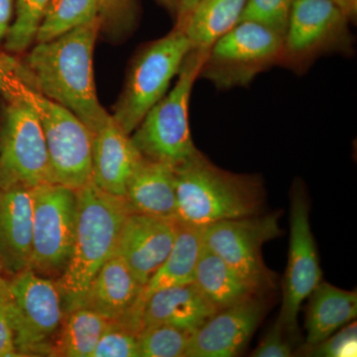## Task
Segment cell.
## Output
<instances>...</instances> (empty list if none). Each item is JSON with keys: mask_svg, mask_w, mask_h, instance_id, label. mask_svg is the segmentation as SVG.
<instances>
[{"mask_svg": "<svg viewBox=\"0 0 357 357\" xmlns=\"http://www.w3.org/2000/svg\"><path fill=\"white\" fill-rule=\"evenodd\" d=\"M100 18L58 38L33 44L16 66L37 91L70 110L91 132L109 117L96 93L93 52Z\"/></svg>", "mask_w": 357, "mask_h": 357, "instance_id": "6da1fadb", "label": "cell"}, {"mask_svg": "<svg viewBox=\"0 0 357 357\" xmlns=\"http://www.w3.org/2000/svg\"><path fill=\"white\" fill-rule=\"evenodd\" d=\"M75 191L74 245L67 267L56 280L65 314L79 307L91 280L114 255L123 223L132 213L126 197L103 191L91 180Z\"/></svg>", "mask_w": 357, "mask_h": 357, "instance_id": "7a4b0ae2", "label": "cell"}, {"mask_svg": "<svg viewBox=\"0 0 357 357\" xmlns=\"http://www.w3.org/2000/svg\"><path fill=\"white\" fill-rule=\"evenodd\" d=\"M177 220L206 227L258 215L264 199L261 178L220 168L201 151L174 168Z\"/></svg>", "mask_w": 357, "mask_h": 357, "instance_id": "3957f363", "label": "cell"}, {"mask_svg": "<svg viewBox=\"0 0 357 357\" xmlns=\"http://www.w3.org/2000/svg\"><path fill=\"white\" fill-rule=\"evenodd\" d=\"M0 70L38 116L54 183L73 190L88 184L91 180V132L86 124L37 91L18 70L16 59L0 54Z\"/></svg>", "mask_w": 357, "mask_h": 357, "instance_id": "277c9868", "label": "cell"}, {"mask_svg": "<svg viewBox=\"0 0 357 357\" xmlns=\"http://www.w3.org/2000/svg\"><path fill=\"white\" fill-rule=\"evenodd\" d=\"M206 54L190 51L173 88L131 133L134 145L145 158L176 168L199 153L192 139L189 109L192 89L199 79Z\"/></svg>", "mask_w": 357, "mask_h": 357, "instance_id": "5b68a950", "label": "cell"}, {"mask_svg": "<svg viewBox=\"0 0 357 357\" xmlns=\"http://www.w3.org/2000/svg\"><path fill=\"white\" fill-rule=\"evenodd\" d=\"M191 50L185 32L175 26L165 36L145 44L136 53L112 114L126 133L131 135L166 95Z\"/></svg>", "mask_w": 357, "mask_h": 357, "instance_id": "8992f818", "label": "cell"}, {"mask_svg": "<svg viewBox=\"0 0 357 357\" xmlns=\"http://www.w3.org/2000/svg\"><path fill=\"white\" fill-rule=\"evenodd\" d=\"M3 123L0 132V188L54 183L43 129L29 102L0 70Z\"/></svg>", "mask_w": 357, "mask_h": 357, "instance_id": "52a82bcc", "label": "cell"}, {"mask_svg": "<svg viewBox=\"0 0 357 357\" xmlns=\"http://www.w3.org/2000/svg\"><path fill=\"white\" fill-rule=\"evenodd\" d=\"M351 21L330 0H294L278 66L305 74L319 58L354 52Z\"/></svg>", "mask_w": 357, "mask_h": 357, "instance_id": "ba28073f", "label": "cell"}, {"mask_svg": "<svg viewBox=\"0 0 357 357\" xmlns=\"http://www.w3.org/2000/svg\"><path fill=\"white\" fill-rule=\"evenodd\" d=\"M7 303L20 356H52L65 316L55 279L27 268L7 281Z\"/></svg>", "mask_w": 357, "mask_h": 357, "instance_id": "9c48e42d", "label": "cell"}, {"mask_svg": "<svg viewBox=\"0 0 357 357\" xmlns=\"http://www.w3.org/2000/svg\"><path fill=\"white\" fill-rule=\"evenodd\" d=\"M283 37L257 23L241 21L211 45L199 70L218 89L246 86L278 66Z\"/></svg>", "mask_w": 357, "mask_h": 357, "instance_id": "30bf717a", "label": "cell"}, {"mask_svg": "<svg viewBox=\"0 0 357 357\" xmlns=\"http://www.w3.org/2000/svg\"><path fill=\"white\" fill-rule=\"evenodd\" d=\"M76 191L49 183L33 188V271L59 278L72 255L76 234Z\"/></svg>", "mask_w": 357, "mask_h": 357, "instance_id": "8fae6325", "label": "cell"}, {"mask_svg": "<svg viewBox=\"0 0 357 357\" xmlns=\"http://www.w3.org/2000/svg\"><path fill=\"white\" fill-rule=\"evenodd\" d=\"M276 215L222 220L206 227L204 246L222 258L234 271L257 292L275 288V274L268 269L262 248L280 236Z\"/></svg>", "mask_w": 357, "mask_h": 357, "instance_id": "7c38bea8", "label": "cell"}, {"mask_svg": "<svg viewBox=\"0 0 357 357\" xmlns=\"http://www.w3.org/2000/svg\"><path fill=\"white\" fill-rule=\"evenodd\" d=\"M287 269L283 284V303L277 321L288 337H296L303 302L321 282L318 251L310 225V203L300 182L291 192L290 239Z\"/></svg>", "mask_w": 357, "mask_h": 357, "instance_id": "4fadbf2b", "label": "cell"}, {"mask_svg": "<svg viewBox=\"0 0 357 357\" xmlns=\"http://www.w3.org/2000/svg\"><path fill=\"white\" fill-rule=\"evenodd\" d=\"M263 294L220 310L192 333L185 357H234L248 347L266 314Z\"/></svg>", "mask_w": 357, "mask_h": 357, "instance_id": "5bb4252c", "label": "cell"}, {"mask_svg": "<svg viewBox=\"0 0 357 357\" xmlns=\"http://www.w3.org/2000/svg\"><path fill=\"white\" fill-rule=\"evenodd\" d=\"M178 227L176 220L143 213L126 218L114 255L126 263L142 287L170 255Z\"/></svg>", "mask_w": 357, "mask_h": 357, "instance_id": "9a60e30c", "label": "cell"}, {"mask_svg": "<svg viewBox=\"0 0 357 357\" xmlns=\"http://www.w3.org/2000/svg\"><path fill=\"white\" fill-rule=\"evenodd\" d=\"M142 288L126 263L112 255L91 280L79 307H86L139 333L134 310Z\"/></svg>", "mask_w": 357, "mask_h": 357, "instance_id": "2e32d148", "label": "cell"}, {"mask_svg": "<svg viewBox=\"0 0 357 357\" xmlns=\"http://www.w3.org/2000/svg\"><path fill=\"white\" fill-rule=\"evenodd\" d=\"M142 157L112 114L91 132V181L103 191L126 197L129 178Z\"/></svg>", "mask_w": 357, "mask_h": 357, "instance_id": "e0dca14e", "label": "cell"}, {"mask_svg": "<svg viewBox=\"0 0 357 357\" xmlns=\"http://www.w3.org/2000/svg\"><path fill=\"white\" fill-rule=\"evenodd\" d=\"M33 188H0V270L13 275L30 267Z\"/></svg>", "mask_w": 357, "mask_h": 357, "instance_id": "ac0fdd59", "label": "cell"}, {"mask_svg": "<svg viewBox=\"0 0 357 357\" xmlns=\"http://www.w3.org/2000/svg\"><path fill=\"white\" fill-rule=\"evenodd\" d=\"M217 312L192 282L152 294L141 312V330L166 325L192 333Z\"/></svg>", "mask_w": 357, "mask_h": 357, "instance_id": "d6986e66", "label": "cell"}, {"mask_svg": "<svg viewBox=\"0 0 357 357\" xmlns=\"http://www.w3.org/2000/svg\"><path fill=\"white\" fill-rule=\"evenodd\" d=\"M126 199L132 213L177 220L173 167L142 157L129 178Z\"/></svg>", "mask_w": 357, "mask_h": 357, "instance_id": "ffe728a7", "label": "cell"}, {"mask_svg": "<svg viewBox=\"0 0 357 357\" xmlns=\"http://www.w3.org/2000/svg\"><path fill=\"white\" fill-rule=\"evenodd\" d=\"M204 229L178 223L170 255L141 291L134 310V319L141 328V312L148 298L157 291L192 283L197 263L204 248Z\"/></svg>", "mask_w": 357, "mask_h": 357, "instance_id": "44dd1931", "label": "cell"}, {"mask_svg": "<svg viewBox=\"0 0 357 357\" xmlns=\"http://www.w3.org/2000/svg\"><path fill=\"white\" fill-rule=\"evenodd\" d=\"M307 298V345L323 342L356 319V291L342 290L321 282Z\"/></svg>", "mask_w": 357, "mask_h": 357, "instance_id": "7402d4cb", "label": "cell"}, {"mask_svg": "<svg viewBox=\"0 0 357 357\" xmlns=\"http://www.w3.org/2000/svg\"><path fill=\"white\" fill-rule=\"evenodd\" d=\"M194 283L218 312L261 294L204 246L197 263Z\"/></svg>", "mask_w": 357, "mask_h": 357, "instance_id": "603a6c76", "label": "cell"}, {"mask_svg": "<svg viewBox=\"0 0 357 357\" xmlns=\"http://www.w3.org/2000/svg\"><path fill=\"white\" fill-rule=\"evenodd\" d=\"M246 0H199L187 20L176 26L185 32L192 50L206 53L211 45L241 20Z\"/></svg>", "mask_w": 357, "mask_h": 357, "instance_id": "cb8c5ba5", "label": "cell"}, {"mask_svg": "<svg viewBox=\"0 0 357 357\" xmlns=\"http://www.w3.org/2000/svg\"><path fill=\"white\" fill-rule=\"evenodd\" d=\"M109 321L79 307L66 312L52 347V356L91 357Z\"/></svg>", "mask_w": 357, "mask_h": 357, "instance_id": "d4e9b609", "label": "cell"}, {"mask_svg": "<svg viewBox=\"0 0 357 357\" xmlns=\"http://www.w3.org/2000/svg\"><path fill=\"white\" fill-rule=\"evenodd\" d=\"M96 18L98 13L95 0H50L40 23L35 43L58 38Z\"/></svg>", "mask_w": 357, "mask_h": 357, "instance_id": "484cf974", "label": "cell"}, {"mask_svg": "<svg viewBox=\"0 0 357 357\" xmlns=\"http://www.w3.org/2000/svg\"><path fill=\"white\" fill-rule=\"evenodd\" d=\"M50 0H15L13 24L4 49L13 55H23L35 43L37 31Z\"/></svg>", "mask_w": 357, "mask_h": 357, "instance_id": "4316f807", "label": "cell"}, {"mask_svg": "<svg viewBox=\"0 0 357 357\" xmlns=\"http://www.w3.org/2000/svg\"><path fill=\"white\" fill-rule=\"evenodd\" d=\"M191 335L171 326L143 328L138 333L139 357H185Z\"/></svg>", "mask_w": 357, "mask_h": 357, "instance_id": "83f0119b", "label": "cell"}, {"mask_svg": "<svg viewBox=\"0 0 357 357\" xmlns=\"http://www.w3.org/2000/svg\"><path fill=\"white\" fill-rule=\"evenodd\" d=\"M293 2L294 0H246L239 22L257 23L284 38Z\"/></svg>", "mask_w": 357, "mask_h": 357, "instance_id": "f1b7e54d", "label": "cell"}, {"mask_svg": "<svg viewBox=\"0 0 357 357\" xmlns=\"http://www.w3.org/2000/svg\"><path fill=\"white\" fill-rule=\"evenodd\" d=\"M102 31L122 38L137 24L138 8L135 0H95Z\"/></svg>", "mask_w": 357, "mask_h": 357, "instance_id": "f546056e", "label": "cell"}, {"mask_svg": "<svg viewBox=\"0 0 357 357\" xmlns=\"http://www.w3.org/2000/svg\"><path fill=\"white\" fill-rule=\"evenodd\" d=\"M91 357H139L138 333L121 323L109 321Z\"/></svg>", "mask_w": 357, "mask_h": 357, "instance_id": "4dcf8cb0", "label": "cell"}, {"mask_svg": "<svg viewBox=\"0 0 357 357\" xmlns=\"http://www.w3.org/2000/svg\"><path fill=\"white\" fill-rule=\"evenodd\" d=\"M357 328L356 321L342 326L333 335L314 345H306L304 356L344 357L356 356Z\"/></svg>", "mask_w": 357, "mask_h": 357, "instance_id": "1f68e13d", "label": "cell"}, {"mask_svg": "<svg viewBox=\"0 0 357 357\" xmlns=\"http://www.w3.org/2000/svg\"><path fill=\"white\" fill-rule=\"evenodd\" d=\"M287 333L278 321H275L259 345L252 351L253 357L293 356L292 344L288 340Z\"/></svg>", "mask_w": 357, "mask_h": 357, "instance_id": "d6a6232c", "label": "cell"}, {"mask_svg": "<svg viewBox=\"0 0 357 357\" xmlns=\"http://www.w3.org/2000/svg\"><path fill=\"white\" fill-rule=\"evenodd\" d=\"M20 356L14 344L7 303V281L0 275V357Z\"/></svg>", "mask_w": 357, "mask_h": 357, "instance_id": "836d02e7", "label": "cell"}, {"mask_svg": "<svg viewBox=\"0 0 357 357\" xmlns=\"http://www.w3.org/2000/svg\"><path fill=\"white\" fill-rule=\"evenodd\" d=\"M15 0H0V45L4 43L13 24Z\"/></svg>", "mask_w": 357, "mask_h": 357, "instance_id": "e575fe53", "label": "cell"}, {"mask_svg": "<svg viewBox=\"0 0 357 357\" xmlns=\"http://www.w3.org/2000/svg\"><path fill=\"white\" fill-rule=\"evenodd\" d=\"M199 0H177L176 11V26H181L187 20L192 8L198 4Z\"/></svg>", "mask_w": 357, "mask_h": 357, "instance_id": "d590c367", "label": "cell"}, {"mask_svg": "<svg viewBox=\"0 0 357 357\" xmlns=\"http://www.w3.org/2000/svg\"><path fill=\"white\" fill-rule=\"evenodd\" d=\"M349 18L351 23L357 18V0H330Z\"/></svg>", "mask_w": 357, "mask_h": 357, "instance_id": "8d00e7d4", "label": "cell"}, {"mask_svg": "<svg viewBox=\"0 0 357 357\" xmlns=\"http://www.w3.org/2000/svg\"><path fill=\"white\" fill-rule=\"evenodd\" d=\"M157 1L175 15L177 11V0H157Z\"/></svg>", "mask_w": 357, "mask_h": 357, "instance_id": "74e56055", "label": "cell"}, {"mask_svg": "<svg viewBox=\"0 0 357 357\" xmlns=\"http://www.w3.org/2000/svg\"><path fill=\"white\" fill-rule=\"evenodd\" d=\"M0 95H1V93H0Z\"/></svg>", "mask_w": 357, "mask_h": 357, "instance_id": "f35d334b", "label": "cell"}]
</instances>
